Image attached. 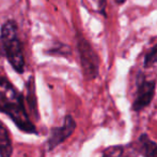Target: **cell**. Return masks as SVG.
<instances>
[{
    "label": "cell",
    "mask_w": 157,
    "mask_h": 157,
    "mask_svg": "<svg viewBox=\"0 0 157 157\" xmlns=\"http://www.w3.org/2000/svg\"><path fill=\"white\" fill-rule=\"evenodd\" d=\"M0 112L10 118L21 131L37 134L25 105L24 95L9 81L0 76Z\"/></svg>",
    "instance_id": "1"
},
{
    "label": "cell",
    "mask_w": 157,
    "mask_h": 157,
    "mask_svg": "<svg viewBox=\"0 0 157 157\" xmlns=\"http://www.w3.org/2000/svg\"><path fill=\"white\" fill-rule=\"evenodd\" d=\"M0 41L4 55L12 68L17 73H24L26 69V59L16 22L9 19L3 23L0 29Z\"/></svg>",
    "instance_id": "2"
},
{
    "label": "cell",
    "mask_w": 157,
    "mask_h": 157,
    "mask_svg": "<svg viewBox=\"0 0 157 157\" xmlns=\"http://www.w3.org/2000/svg\"><path fill=\"white\" fill-rule=\"evenodd\" d=\"M76 44L82 74L87 81L95 80L99 74V57L89 41L79 32L76 35Z\"/></svg>",
    "instance_id": "3"
},
{
    "label": "cell",
    "mask_w": 157,
    "mask_h": 157,
    "mask_svg": "<svg viewBox=\"0 0 157 157\" xmlns=\"http://www.w3.org/2000/svg\"><path fill=\"white\" fill-rule=\"evenodd\" d=\"M76 129V122L73 118L72 115H65L63 119L62 126L54 127L50 129L49 136L46 141L45 150L46 152H52L62 144L66 139H68L73 134V132Z\"/></svg>",
    "instance_id": "4"
},
{
    "label": "cell",
    "mask_w": 157,
    "mask_h": 157,
    "mask_svg": "<svg viewBox=\"0 0 157 157\" xmlns=\"http://www.w3.org/2000/svg\"><path fill=\"white\" fill-rule=\"evenodd\" d=\"M155 81H147V80H140L137 87V94L134 102H132V109L135 112L142 111L147 107H149L152 102L155 95Z\"/></svg>",
    "instance_id": "5"
},
{
    "label": "cell",
    "mask_w": 157,
    "mask_h": 157,
    "mask_svg": "<svg viewBox=\"0 0 157 157\" xmlns=\"http://www.w3.org/2000/svg\"><path fill=\"white\" fill-rule=\"evenodd\" d=\"M136 144L137 147H135V150H137L140 155L157 157V143L151 140L147 134H141L137 140Z\"/></svg>",
    "instance_id": "6"
},
{
    "label": "cell",
    "mask_w": 157,
    "mask_h": 157,
    "mask_svg": "<svg viewBox=\"0 0 157 157\" xmlns=\"http://www.w3.org/2000/svg\"><path fill=\"white\" fill-rule=\"evenodd\" d=\"M13 154L11 134L6 126L0 121V156L10 157Z\"/></svg>",
    "instance_id": "7"
},
{
    "label": "cell",
    "mask_w": 157,
    "mask_h": 157,
    "mask_svg": "<svg viewBox=\"0 0 157 157\" xmlns=\"http://www.w3.org/2000/svg\"><path fill=\"white\" fill-rule=\"evenodd\" d=\"M144 67L150 68L152 66L157 65V44L151 48L144 56Z\"/></svg>",
    "instance_id": "8"
},
{
    "label": "cell",
    "mask_w": 157,
    "mask_h": 157,
    "mask_svg": "<svg viewBox=\"0 0 157 157\" xmlns=\"http://www.w3.org/2000/svg\"><path fill=\"white\" fill-rule=\"evenodd\" d=\"M49 55H59V56H70L72 51L66 44H57L47 51Z\"/></svg>",
    "instance_id": "9"
},
{
    "label": "cell",
    "mask_w": 157,
    "mask_h": 157,
    "mask_svg": "<svg viewBox=\"0 0 157 157\" xmlns=\"http://www.w3.org/2000/svg\"><path fill=\"white\" fill-rule=\"evenodd\" d=\"M123 153V147H109L104 152V155L107 156H112V155H121Z\"/></svg>",
    "instance_id": "10"
},
{
    "label": "cell",
    "mask_w": 157,
    "mask_h": 157,
    "mask_svg": "<svg viewBox=\"0 0 157 157\" xmlns=\"http://www.w3.org/2000/svg\"><path fill=\"white\" fill-rule=\"evenodd\" d=\"M98 8L99 12L106 16V0H98Z\"/></svg>",
    "instance_id": "11"
},
{
    "label": "cell",
    "mask_w": 157,
    "mask_h": 157,
    "mask_svg": "<svg viewBox=\"0 0 157 157\" xmlns=\"http://www.w3.org/2000/svg\"><path fill=\"white\" fill-rule=\"evenodd\" d=\"M117 4H123L125 2V0H114Z\"/></svg>",
    "instance_id": "12"
},
{
    "label": "cell",
    "mask_w": 157,
    "mask_h": 157,
    "mask_svg": "<svg viewBox=\"0 0 157 157\" xmlns=\"http://www.w3.org/2000/svg\"><path fill=\"white\" fill-rule=\"evenodd\" d=\"M2 54H4V53H3V48H2V45H1V41H0V57L2 56Z\"/></svg>",
    "instance_id": "13"
}]
</instances>
